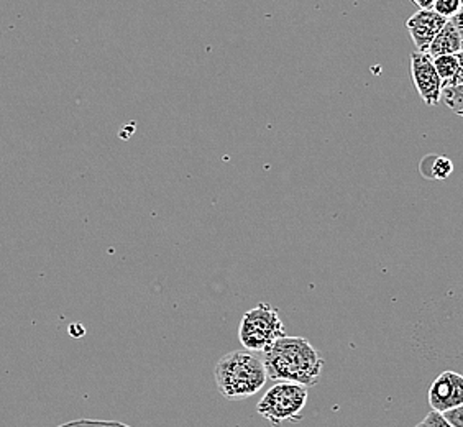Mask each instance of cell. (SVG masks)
<instances>
[{"mask_svg":"<svg viewBox=\"0 0 463 427\" xmlns=\"http://www.w3.org/2000/svg\"><path fill=\"white\" fill-rule=\"evenodd\" d=\"M429 404L437 413H446L463 404V375L447 370L429 386Z\"/></svg>","mask_w":463,"mask_h":427,"instance_id":"obj_6","label":"cell"},{"mask_svg":"<svg viewBox=\"0 0 463 427\" xmlns=\"http://www.w3.org/2000/svg\"><path fill=\"white\" fill-rule=\"evenodd\" d=\"M442 100L446 102V106L454 114L463 117V84L444 88V90H442Z\"/></svg>","mask_w":463,"mask_h":427,"instance_id":"obj_11","label":"cell"},{"mask_svg":"<svg viewBox=\"0 0 463 427\" xmlns=\"http://www.w3.org/2000/svg\"><path fill=\"white\" fill-rule=\"evenodd\" d=\"M446 18L437 15L434 10H418L414 15L406 20V28L411 40L414 42L416 52L428 53L437 33L446 25Z\"/></svg>","mask_w":463,"mask_h":427,"instance_id":"obj_7","label":"cell"},{"mask_svg":"<svg viewBox=\"0 0 463 427\" xmlns=\"http://www.w3.org/2000/svg\"><path fill=\"white\" fill-rule=\"evenodd\" d=\"M422 427H454L446 418L442 413H437V411H430L428 416L424 418L422 422H419Z\"/></svg>","mask_w":463,"mask_h":427,"instance_id":"obj_14","label":"cell"},{"mask_svg":"<svg viewBox=\"0 0 463 427\" xmlns=\"http://www.w3.org/2000/svg\"><path fill=\"white\" fill-rule=\"evenodd\" d=\"M452 22H454L455 28L458 30V35H460V40H462V52H463V9L458 12V15H455L452 18Z\"/></svg>","mask_w":463,"mask_h":427,"instance_id":"obj_17","label":"cell"},{"mask_svg":"<svg viewBox=\"0 0 463 427\" xmlns=\"http://www.w3.org/2000/svg\"><path fill=\"white\" fill-rule=\"evenodd\" d=\"M434 12L437 15H440L446 20H452L455 15H458V12L462 10V5L458 0H436L434 4Z\"/></svg>","mask_w":463,"mask_h":427,"instance_id":"obj_12","label":"cell"},{"mask_svg":"<svg viewBox=\"0 0 463 427\" xmlns=\"http://www.w3.org/2000/svg\"><path fill=\"white\" fill-rule=\"evenodd\" d=\"M434 66H436L437 74L440 76V80L444 82V88H446L458 72L457 54H446V56L434 58Z\"/></svg>","mask_w":463,"mask_h":427,"instance_id":"obj_10","label":"cell"},{"mask_svg":"<svg viewBox=\"0 0 463 427\" xmlns=\"http://www.w3.org/2000/svg\"><path fill=\"white\" fill-rule=\"evenodd\" d=\"M285 336V324L271 304L260 303L245 312L239 327L241 346L251 352H263Z\"/></svg>","mask_w":463,"mask_h":427,"instance_id":"obj_4","label":"cell"},{"mask_svg":"<svg viewBox=\"0 0 463 427\" xmlns=\"http://www.w3.org/2000/svg\"><path fill=\"white\" fill-rule=\"evenodd\" d=\"M412 2L416 7H419V10H432L436 4V0H412Z\"/></svg>","mask_w":463,"mask_h":427,"instance_id":"obj_18","label":"cell"},{"mask_svg":"<svg viewBox=\"0 0 463 427\" xmlns=\"http://www.w3.org/2000/svg\"><path fill=\"white\" fill-rule=\"evenodd\" d=\"M214 378L223 398L241 400L257 394L265 386L268 375L261 356L245 348L223 356L215 365Z\"/></svg>","mask_w":463,"mask_h":427,"instance_id":"obj_2","label":"cell"},{"mask_svg":"<svg viewBox=\"0 0 463 427\" xmlns=\"http://www.w3.org/2000/svg\"><path fill=\"white\" fill-rule=\"evenodd\" d=\"M411 76L426 106H437L442 100L444 82L437 74L434 58L430 54L420 52L411 54Z\"/></svg>","mask_w":463,"mask_h":427,"instance_id":"obj_5","label":"cell"},{"mask_svg":"<svg viewBox=\"0 0 463 427\" xmlns=\"http://www.w3.org/2000/svg\"><path fill=\"white\" fill-rule=\"evenodd\" d=\"M454 163L442 155H428L420 161V173L428 179H446L452 175Z\"/></svg>","mask_w":463,"mask_h":427,"instance_id":"obj_9","label":"cell"},{"mask_svg":"<svg viewBox=\"0 0 463 427\" xmlns=\"http://www.w3.org/2000/svg\"><path fill=\"white\" fill-rule=\"evenodd\" d=\"M462 52V40L458 35V30L455 28L452 20H447L446 25L437 33L428 53L432 58L446 56V54H457Z\"/></svg>","mask_w":463,"mask_h":427,"instance_id":"obj_8","label":"cell"},{"mask_svg":"<svg viewBox=\"0 0 463 427\" xmlns=\"http://www.w3.org/2000/svg\"><path fill=\"white\" fill-rule=\"evenodd\" d=\"M444 418L452 424L454 427H463V404L457 406L454 410L446 411L442 413Z\"/></svg>","mask_w":463,"mask_h":427,"instance_id":"obj_15","label":"cell"},{"mask_svg":"<svg viewBox=\"0 0 463 427\" xmlns=\"http://www.w3.org/2000/svg\"><path fill=\"white\" fill-rule=\"evenodd\" d=\"M267 375L273 382L299 383L307 388L321 378L324 360L304 337L283 336L261 352Z\"/></svg>","mask_w":463,"mask_h":427,"instance_id":"obj_1","label":"cell"},{"mask_svg":"<svg viewBox=\"0 0 463 427\" xmlns=\"http://www.w3.org/2000/svg\"><path fill=\"white\" fill-rule=\"evenodd\" d=\"M56 427H130L117 421H98V419H78Z\"/></svg>","mask_w":463,"mask_h":427,"instance_id":"obj_13","label":"cell"},{"mask_svg":"<svg viewBox=\"0 0 463 427\" xmlns=\"http://www.w3.org/2000/svg\"><path fill=\"white\" fill-rule=\"evenodd\" d=\"M458 2H460V5H462V9H463V0H458Z\"/></svg>","mask_w":463,"mask_h":427,"instance_id":"obj_19","label":"cell"},{"mask_svg":"<svg viewBox=\"0 0 463 427\" xmlns=\"http://www.w3.org/2000/svg\"><path fill=\"white\" fill-rule=\"evenodd\" d=\"M414 427H422V426H420V424H418V426H414Z\"/></svg>","mask_w":463,"mask_h":427,"instance_id":"obj_20","label":"cell"},{"mask_svg":"<svg viewBox=\"0 0 463 427\" xmlns=\"http://www.w3.org/2000/svg\"><path fill=\"white\" fill-rule=\"evenodd\" d=\"M457 60H458V72H457V76H455L449 86H460V84H463V52L457 53ZM449 86H446V88H449Z\"/></svg>","mask_w":463,"mask_h":427,"instance_id":"obj_16","label":"cell"},{"mask_svg":"<svg viewBox=\"0 0 463 427\" xmlns=\"http://www.w3.org/2000/svg\"><path fill=\"white\" fill-rule=\"evenodd\" d=\"M307 396V386L299 383L279 382L263 394L257 411L261 418L275 427L285 422H298L303 419Z\"/></svg>","mask_w":463,"mask_h":427,"instance_id":"obj_3","label":"cell"}]
</instances>
